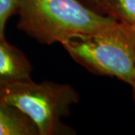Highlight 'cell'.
Wrapping results in <instances>:
<instances>
[{"label": "cell", "mask_w": 135, "mask_h": 135, "mask_svg": "<svg viewBox=\"0 0 135 135\" xmlns=\"http://www.w3.org/2000/svg\"><path fill=\"white\" fill-rule=\"evenodd\" d=\"M18 28L45 44L67 42L114 23L77 0H20Z\"/></svg>", "instance_id": "obj_1"}, {"label": "cell", "mask_w": 135, "mask_h": 135, "mask_svg": "<svg viewBox=\"0 0 135 135\" xmlns=\"http://www.w3.org/2000/svg\"><path fill=\"white\" fill-rule=\"evenodd\" d=\"M70 56L99 74L135 85V29L116 20L88 36L64 42Z\"/></svg>", "instance_id": "obj_2"}, {"label": "cell", "mask_w": 135, "mask_h": 135, "mask_svg": "<svg viewBox=\"0 0 135 135\" xmlns=\"http://www.w3.org/2000/svg\"><path fill=\"white\" fill-rule=\"evenodd\" d=\"M79 95L70 85L32 80L0 84V103L12 106L33 123L40 135L56 134Z\"/></svg>", "instance_id": "obj_3"}, {"label": "cell", "mask_w": 135, "mask_h": 135, "mask_svg": "<svg viewBox=\"0 0 135 135\" xmlns=\"http://www.w3.org/2000/svg\"><path fill=\"white\" fill-rule=\"evenodd\" d=\"M32 66L17 47L0 39V84L31 80Z\"/></svg>", "instance_id": "obj_4"}, {"label": "cell", "mask_w": 135, "mask_h": 135, "mask_svg": "<svg viewBox=\"0 0 135 135\" xmlns=\"http://www.w3.org/2000/svg\"><path fill=\"white\" fill-rule=\"evenodd\" d=\"M0 103V135L38 134L33 123L22 112Z\"/></svg>", "instance_id": "obj_5"}, {"label": "cell", "mask_w": 135, "mask_h": 135, "mask_svg": "<svg viewBox=\"0 0 135 135\" xmlns=\"http://www.w3.org/2000/svg\"><path fill=\"white\" fill-rule=\"evenodd\" d=\"M109 4L122 22L135 29V0H109Z\"/></svg>", "instance_id": "obj_6"}, {"label": "cell", "mask_w": 135, "mask_h": 135, "mask_svg": "<svg viewBox=\"0 0 135 135\" xmlns=\"http://www.w3.org/2000/svg\"><path fill=\"white\" fill-rule=\"evenodd\" d=\"M20 0H0V39L4 38V28L7 20L18 11Z\"/></svg>", "instance_id": "obj_7"}, {"label": "cell", "mask_w": 135, "mask_h": 135, "mask_svg": "<svg viewBox=\"0 0 135 135\" xmlns=\"http://www.w3.org/2000/svg\"><path fill=\"white\" fill-rule=\"evenodd\" d=\"M133 89H134V90H135V85H134V87H133Z\"/></svg>", "instance_id": "obj_8"}]
</instances>
